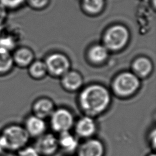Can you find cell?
Wrapping results in <instances>:
<instances>
[{
	"label": "cell",
	"mask_w": 156,
	"mask_h": 156,
	"mask_svg": "<svg viewBox=\"0 0 156 156\" xmlns=\"http://www.w3.org/2000/svg\"><path fill=\"white\" fill-rule=\"evenodd\" d=\"M110 102L108 91L100 85H91L85 88L79 96L80 105L84 112L90 115L102 113Z\"/></svg>",
	"instance_id": "1"
},
{
	"label": "cell",
	"mask_w": 156,
	"mask_h": 156,
	"mask_svg": "<svg viewBox=\"0 0 156 156\" xmlns=\"http://www.w3.org/2000/svg\"><path fill=\"white\" fill-rule=\"evenodd\" d=\"M0 136L7 153H15L26 147L30 137L24 126L15 123L4 126L0 130Z\"/></svg>",
	"instance_id": "2"
},
{
	"label": "cell",
	"mask_w": 156,
	"mask_h": 156,
	"mask_svg": "<svg viewBox=\"0 0 156 156\" xmlns=\"http://www.w3.org/2000/svg\"><path fill=\"white\" fill-rule=\"evenodd\" d=\"M129 38L127 28L121 25H115L110 27L104 37V46L112 51H118L127 43Z\"/></svg>",
	"instance_id": "3"
},
{
	"label": "cell",
	"mask_w": 156,
	"mask_h": 156,
	"mask_svg": "<svg viewBox=\"0 0 156 156\" xmlns=\"http://www.w3.org/2000/svg\"><path fill=\"white\" fill-rule=\"evenodd\" d=\"M140 80L133 73L124 72L118 75L113 82L115 92L121 96H127L133 94L139 88Z\"/></svg>",
	"instance_id": "4"
},
{
	"label": "cell",
	"mask_w": 156,
	"mask_h": 156,
	"mask_svg": "<svg viewBox=\"0 0 156 156\" xmlns=\"http://www.w3.org/2000/svg\"><path fill=\"white\" fill-rule=\"evenodd\" d=\"M51 126L52 129L58 132L62 133L68 132L72 127L74 118L69 111L65 108L57 110L51 115Z\"/></svg>",
	"instance_id": "5"
},
{
	"label": "cell",
	"mask_w": 156,
	"mask_h": 156,
	"mask_svg": "<svg viewBox=\"0 0 156 156\" xmlns=\"http://www.w3.org/2000/svg\"><path fill=\"white\" fill-rule=\"evenodd\" d=\"M47 70L54 76H63L69 71V62L66 56L61 54L49 55L45 62Z\"/></svg>",
	"instance_id": "6"
},
{
	"label": "cell",
	"mask_w": 156,
	"mask_h": 156,
	"mask_svg": "<svg viewBox=\"0 0 156 156\" xmlns=\"http://www.w3.org/2000/svg\"><path fill=\"white\" fill-rule=\"evenodd\" d=\"M58 147V139L52 134H46L37 140L34 147L41 156H51L57 152Z\"/></svg>",
	"instance_id": "7"
},
{
	"label": "cell",
	"mask_w": 156,
	"mask_h": 156,
	"mask_svg": "<svg viewBox=\"0 0 156 156\" xmlns=\"http://www.w3.org/2000/svg\"><path fill=\"white\" fill-rule=\"evenodd\" d=\"M77 156H104L105 149L98 140L90 139L77 148Z\"/></svg>",
	"instance_id": "8"
},
{
	"label": "cell",
	"mask_w": 156,
	"mask_h": 156,
	"mask_svg": "<svg viewBox=\"0 0 156 156\" xmlns=\"http://www.w3.org/2000/svg\"><path fill=\"white\" fill-rule=\"evenodd\" d=\"M12 56L14 65L20 68L29 66L34 60L33 52L25 47L16 48L12 52Z\"/></svg>",
	"instance_id": "9"
},
{
	"label": "cell",
	"mask_w": 156,
	"mask_h": 156,
	"mask_svg": "<svg viewBox=\"0 0 156 156\" xmlns=\"http://www.w3.org/2000/svg\"><path fill=\"white\" fill-rule=\"evenodd\" d=\"M24 127L29 136H38L45 131L46 124L43 119L32 115L26 119Z\"/></svg>",
	"instance_id": "10"
},
{
	"label": "cell",
	"mask_w": 156,
	"mask_h": 156,
	"mask_svg": "<svg viewBox=\"0 0 156 156\" xmlns=\"http://www.w3.org/2000/svg\"><path fill=\"white\" fill-rule=\"evenodd\" d=\"M96 129L94 120L89 116L80 118L76 125V132L79 136L83 138H89L95 132Z\"/></svg>",
	"instance_id": "11"
},
{
	"label": "cell",
	"mask_w": 156,
	"mask_h": 156,
	"mask_svg": "<svg viewBox=\"0 0 156 156\" xmlns=\"http://www.w3.org/2000/svg\"><path fill=\"white\" fill-rule=\"evenodd\" d=\"M33 111L34 115L44 119L52 115L54 112V105L50 100L41 99L34 104Z\"/></svg>",
	"instance_id": "12"
},
{
	"label": "cell",
	"mask_w": 156,
	"mask_h": 156,
	"mask_svg": "<svg viewBox=\"0 0 156 156\" xmlns=\"http://www.w3.org/2000/svg\"><path fill=\"white\" fill-rule=\"evenodd\" d=\"M62 76V84L67 90L75 91L82 86V77L77 72L68 71Z\"/></svg>",
	"instance_id": "13"
},
{
	"label": "cell",
	"mask_w": 156,
	"mask_h": 156,
	"mask_svg": "<svg viewBox=\"0 0 156 156\" xmlns=\"http://www.w3.org/2000/svg\"><path fill=\"white\" fill-rule=\"evenodd\" d=\"M14 66L12 52L0 48V77L9 74Z\"/></svg>",
	"instance_id": "14"
},
{
	"label": "cell",
	"mask_w": 156,
	"mask_h": 156,
	"mask_svg": "<svg viewBox=\"0 0 156 156\" xmlns=\"http://www.w3.org/2000/svg\"><path fill=\"white\" fill-rule=\"evenodd\" d=\"M58 142V146L68 153L74 152L79 147L77 139L68 132L60 133Z\"/></svg>",
	"instance_id": "15"
},
{
	"label": "cell",
	"mask_w": 156,
	"mask_h": 156,
	"mask_svg": "<svg viewBox=\"0 0 156 156\" xmlns=\"http://www.w3.org/2000/svg\"><path fill=\"white\" fill-rule=\"evenodd\" d=\"M132 68L134 72L133 74L138 77H144L151 73L152 65L149 59L145 57H140L135 60L132 65Z\"/></svg>",
	"instance_id": "16"
},
{
	"label": "cell",
	"mask_w": 156,
	"mask_h": 156,
	"mask_svg": "<svg viewBox=\"0 0 156 156\" xmlns=\"http://www.w3.org/2000/svg\"><path fill=\"white\" fill-rule=\"evenodd\" d=\"M89 58L95 63H100L105 61L108 57V49L102 45L93 46L88 52Z\"/></svg>",
	"instance_id": "17"
},
{
	"label": "cell",
	"mask_w": 156,
	"mask_h": 156,
	"mask_svg": "<svg viewBox=\"0 0 156 156\" xmlns=\"http://www.w3.org/2000/svg\"><path fill=\"white\" fill-rule=\"evenodd\" d=\"M29 67V74L36 79L44 76L48 71L45 63L41 61L33 62Z\"/></svg>",
	"instance_id": "18"
},
{
	"label": "cell",
	"mask_w": 156,
	"mask_h": 156,
	"mask_svg": "<svg viewBox=\"0 0 156 156\" xmlns=\"http://www.w3.org/2000/svg\"><path fill=\"white\" fill-rule=\"evenodd\" d=\"M82 1L84 10L91 14L101 12L104 4V0H82Z\"/></svg>",
	"instance_id": "19"
},
{
	"label": "cell",
	"mask_w": 156,
	"mask_h": 156,
	"mask_svg": "<svg viewBox=\"0 0 156 156\" xmlns=\"http://www.w3.org/2000/svg\"><path fill=\"white\" fill-rule=\"evenodd\" d=\"M16 41L12 35L0 34V48L12 52L16 48Z\"/></svg>",
	"instance_id": "20"
},
{
	"label": "cell",
	"mask_w": 156,
	"mask_h": 156,
	"mask_svg": "<svg viewBox=\"0 0 156 156\" xmlns=\"http://www.w3.org/2000/svg\"><path fill=\"white\" fill-rule=\"evenodd\" d=\"M15 156H41L34 147L27 146L15 152Z\"/></svg>",
	"instance_id": "21"
},
{
	"label": "cell",
	"mask_w": 156,
	"mask_h": 156,
	"mask_svg": "<svg viewBox=\"0 0 156 156\" xmlns=\"http://www.w3.org/2000/svg\"><path fill=\"white\" fill-rule=\"evenodd\" d=\"M24 0H0V4H1L7 9H15L20 6Z\"/></svg>",
	"instance_id": "22"
},
{
	"label": "cell",
	"mask_w": 156,
	"mask_h": 156,
	"mask_svg": "<svg viewBox=\"0 0 156 156\" xmlns=\"http://www.w3.org/2000/svg\"><path fill=\"white\" fill-rule=\"evenodd\" d=\"M7 17V9L0 4V34L2 33Z\"/></svg>",
	"instance_id": "23"
},
{
	"label": "cell",
	"mask_w": 156,
	"mask_h": 156,
	"mask_svg": "<svg viewBox=\"0 0 156 156\" xmlns=\"http://www.w3.org/2000/svg\"><path fill=\"white\" fill-rule=\"evenodd\" d=\"M49 0H28L29 3L35 8H41L44 7Z\"/></svg>",
	"instance_id": "24"
},
{
	"label": "cell",
	"mask_w": 156,
	"mask_h": 156,
	"mask_svg": "<svg viewBox=\"0 0 156 156\" xmlns=\"http://www.w3.org/2000/svg\"><path fill=\"white\" fill-rule=\"evenodd\" d=\"M7 153V152H6V150L5 149V147L4 146L1 138L0 136V156H4Z\"/></svg>",
	"instance_id": "25"
},
{
	"label": "cell",
	"mask_w": 156,
	"mask_h": 156,
	"mask_svg": "<svg viewBox=\"0 0 156 156\" xmlns=\"http://www.w3.org/2000/svg\"><path fill=\"white\" fill-rule=\"evenodd\" d=\"M151 144L153 146V148L155 149V130H154L153 131V133H151Z\"/></svg>",
	"instance_id": "26"
},
{
	"label": "cell",
	"mask_w": 156,
	"mask_h": 156,
	"mask_svg": "<svg viewBox=\"0 0 156 156\" xmlns=\"http://www.w3.org/2000/svg\"><path fill=\"white\" fill-rule=\"evenodd\" d=\"M147 156H155V154L154 153H152V154H150L149 155H148Z\"/></svg>",
	"instance_id": "27"
}]
</instances>
